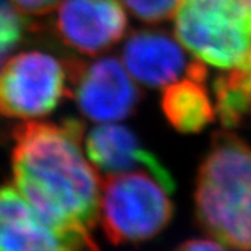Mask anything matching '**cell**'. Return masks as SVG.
I'll list each match as a JSON object with an SVG mask.
<instances>
[{"label": "cell", "mask_w": 251, "mask_h": 251, "mask_svg": "<svg viewBox=\"0 0 251 251\" xmlns=\"http://www.w3.org/2000/svg\"><path fill=\"white\" fill-rule=\"evenodd\" d=\"M215 109L225 128H236L249 123L250 99L243 67L218 75L214 81Z\"/></svg>", "instance_id": "obj_12"}, {"label": "cell", "mask_w": 251, "mask_h": 251, "mask_svg": "<svg viewBox=\"0 0 251 251\" xmlns=\"http://www.w3.org/2000/svg\"><path fill=\"white\" fill-rule=\"evenodd\" d=\"M171 193L148 172L108 176L100 197L102 229L115 246L151 240L171 224Z\"/></svg>", "instance_id": "obj_4"}, {"label": "cell", "mask_w": 251, "mask_h": 251, "mask_svg": "<svg viewBox=\"0 0 251 251\" xmlns=\"http://www.w3.org/2000/svg\"><path fill=\"white\" fill-rule=\"evenodd\" d=\"M69 97L92 122L113 123L128 117L141 100V91L115 57L92 63L69 60Z\"/></svg>", "instance_id": "obj_7"}, {"label": "cell", "mask_w": 251, "mask_h": 251, "mask_svg": "<svg viewBox=\"0 0 251 251\" xmlns=\"http://www.w3.org/2000/svg\"><path fill=\"white\" fill-rule=\"evenodd\" d=\"M175 251H225L218 243L206 239H191L181 243Z\"/></svg>", "instance_id": "obj_16"}, {"label": "cell", "mask_w": 251, "mask_h": 251, "mask_svg": "<svg viewBox=\"0 0 251 251\" xmlns=\"http://www.w3.org/2000/svg\"><path fill=\"white\" fill-rule=\"evenodd\" d=\"M27 31V21L17 14L11 4L0 0V67L6 57L23 42Z\"/></svg>", "instance_id": "obj_13"}, {"label": "cell", "mask_w": 251, "mask_h": 251, "mask_svg": "<svg viewBox=\"0 0 251 251\" xmlns=\"http://www.w3.org/2000/svg\"><path fill=\"white\" fill-rule=\"evenodd\" d=\"M122 57L127 70L145 87H165L187 73L179 44L161 31H137L127 38Z\"/></svg>", "instance_id": "obj_10"}, {"label": "cell", "mask_w": 251, "mask_h": 251, "mask_svg": "<svg viewBox=\"0 0 251 251\" xmlns=\"http://www.w3.org/2000/svg\"><path fill=\"white\" fill-rule=\"evenodd\" d=\"M0 251H99L88 229L57 224L17 188L0 187Z\"/></svg>", "instance_id": "obj_6"}, {"label": "cell", "mask_w": 251, "mask_h": 251, "mask_svg": "<svg viewBox=\"0 0 251 251\" xmlns=\"http://www.w3.org/2000/svg\"><path fill=\"white\" fill-rule=\"evenodd\" d=\"M202 84L204 81L187 77L169 85L162 95L163 115L179 133H200L215 119V110Z\"/></svg>", "instance_id": "obj_11"}, {"label": "cell", "mask_w": 251, "mask_h": 251, "mask_svg": "<svg viewBox=\"0 0 251 251\" xmlns=\"http://www.w3.org/2000/svg\"><path fill=\"white\" fill-rule=\"evenodd\" d=\"M85 148L91 163L108 176L143 169L171 194L176 191V181L169 169L126 126L106 123L92 128L87 135Z\"/></svg>", "instance_id": "obj_9"}, {"label": "cell", "mask_w": 251, "mask_h": 251, "mask_svg": "<svg viewBox=\"0 0 251 251\" xmlns=\"http://www.w3.org/2000/svg\"><path fill=\"white\" fill-rule=\"evenodd\" d=\"M64 95H69L67 67L52 54L24 52L0 67V112L4 116H46Z\"/></svg>", "instance_id": "obj_5"}, {"label": "cell", "mask_w": 251, "mask_h": 251, "mask_svg": "<svg viewBox=\"0 0 251 251\" xmlns=\"http://www.w3.org/2000/svg\"><path fill=\"white\" fill-rule=\"evenodd\" d=\"M175 29L202 62L242 67L251 56V0H181Z\"/></svg>", "instance_id": "obj_3"}, {"label": "cell", "mask_w": 251, "mask_h": 251, "mask_svg": "<svg viewBox=\"0 0 251 251\" xmlns=\"http://www.w3.org/2000/svg\"><path fill=\"white\" fill-rule=\"evenodd\" d=\"M128 10L144 23H162L173 16L180 0H123Z\"/></svg>", "instance_id": "obj_14"}, {"label": "cell", "mask_w": 251, "mask_h": 251, "mask_svg": "<svg viewBox=\"0 0 251 251\" xmlns=\"http://www.w3.org/2000/svg\"><path fill=\"white\" fill-rule=\"evenodd\" d=\"M56 31L66 45L97 56L125 36L127 17L119 0H64L57 11Z\"/></svg>", "instance_id": "obj_8"}, {"label": "cell", "mask_w": 251, "mask_h": 251, "mask_svg": "<svg viewBox=\"0 0 251 251\" xmlns=\"http://www.w3.org/2000/svg\"><path fill=\"white\" fill-rule=\"evenodd\" d=\"M243 67L244 72V80H246V87H247V92H249V99H250V117H249V123L251 125V57L249 62L246 63Z\"/></svg>", "instance_id": "obj_17"}, {"label": "cell", "mask_w": 251, "mask_h": 251, "mask_svg": "<svg viewBox=\"0 0 251 251\" xmlns=\"http://www.w3.org/2000/svg\"><path fill=\"white\" fill-rule=\"evenodd\" d=\"M13 179L18 191L57 224L92 229L100 215V180L82 153L84 125L27 122L13 131Z\"/></svg>", "instance_id": "obj_1"}, {"label": "cell", "mask_w": 251, "mask_h": 251, "mask_svg": "<svg viewBox=\"0 0 251 251\" xmlns=\"http://www.w3.org/2000/svg\"><path fill=\"white\" fill-rule=\"evenodd\" d=\"M200 227L236 251H251V145L230 131L212 137L194 193Z\"/></svg>", "instance_id": "obj_2"}, {"label": "cell", "mask_w": 251, "mask_h": 251, "mask_svg": "<svg viewBox=\"0 0 251 251\" xmlns=\"http://www.w3.org/2000/svg\"><path fill=\"white\" fill-rule=\"evenodd\" d=\"M14 9L28 16H44L52 13L62 0H9Z\"/></svg>", "instance_id": "obj_15"}]
</instances>
